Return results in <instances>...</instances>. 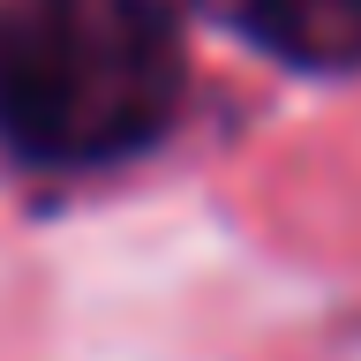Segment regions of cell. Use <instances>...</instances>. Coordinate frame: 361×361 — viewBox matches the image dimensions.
<instances>
[{"label": "cell", "mask_w": 361, "mask_h": 361, "mask_svg": "<svg viewBox=\"0 0 361 361\" xmlns=\"http://www.w3.org/2000/svg\"><path fill=\"white\" fill-rule=\"evenodd\" d=\"M188 106L173 0H0V151L30 173L151 158Z\"/></svg>", "instance_id": "cell-1"}, {"label": "cell", "mask_w": 361, "mask_h": 361, "mask_svg": "<svg viewBox=\"0 0 361 361\" xmlns=\"http://www.w3.org/2000/svg\"><path fill=\"white\" fill-rule=\"evenodd\" d=\"M248 53L293 75H354L361 68V0H196Z\"/></svg>", "instance_id": "cell-2"}]
</instances>
